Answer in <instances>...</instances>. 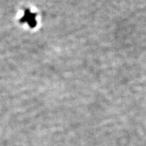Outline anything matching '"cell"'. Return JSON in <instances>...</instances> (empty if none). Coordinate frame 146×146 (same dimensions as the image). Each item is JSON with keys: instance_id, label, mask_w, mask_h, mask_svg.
Returning a JSON list of instances; mask_svg holds the SVG:
<instances>
[{"instance_id": "1", "label": "cell", "mask_w": 146, "mask_h": 146, "mask_svg": "<svg viewBox=\"0 0 146 146\" xmlns=\"http://www.w3.org/2000/svg\"><path fill=\"white\" fill-rule=\"evenodd\" d=\"M23 21H27V23H28L31 26L34 27V25H35V16L33 14L29 13V12H27L26 14L25 15V17L23 19Z\"/></svg>"}]
</instances>
